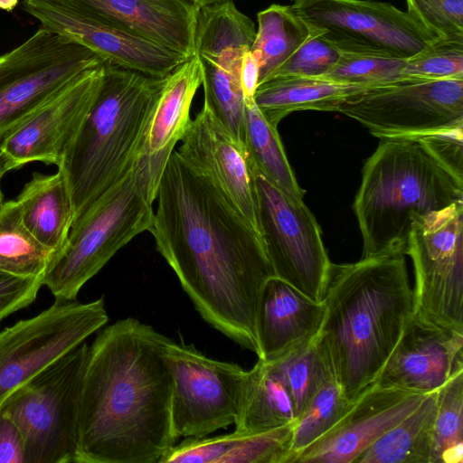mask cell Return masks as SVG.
<instances>
[{
    "mask_svg": "<svg viewBox=\"0 0 463 463\" xmlns=\"http://www.w3.org/2000/svg\"><path fill=\"white\" fill-rule=\"evenodd\" d=\"M401 75L415 80L463 79V39L437 38L405 60Z\"/></svg>",
    "mask_w": 463,
    "mask_h": 463,
    "instance_id": "cell-36",
    "label": "cell"
},
{
    "mask_svg": "<svg viewBox=\"0 0 463 463\" xmlns=\"http://www.w3.org/2000/svg\"><path fill=\"white\" fill-rule=\"evenodd\" d=\"M257 20L258 29L250 51L260 63V85L305 42L310 28L290 5L279 4L260 11Z\"/></svg>",
    "mask_w": 463,
    "mask_h": 463,
    "instance_id": "cell-30",
    "label": "cell"
},
{
    "mask_svg": "<svg viewBox=\"0 0 463 463\" xmlns=\"http://www.w3.org/2000/svg\"><path fill=\"white\" fill-rule=\"evenodd\" d=\"M43 286V277H21L0 271V323L31 305Z\"/></svg>",
    "mask_w": 463,
    "mask_h": 463,
    "instance_id": "cell-39",
    "label": "cell"
},
{
    "mask_svg": "<svg viewBox=\"0 0 463 463\" xmlns=\"http://www.w3.org/2000/svg\"><path fill=\"white\" fill-rule=\"evenodd\" d=\"M317 341L343 395L354 401L375 383L414 314L404 254L331 264Z\"/></svg>",
    "mask_w": 463,
    "mask_h": 463,
    "instance_id": "cell-3",
    "label": "cell"
},
{
    "mask_svg": "<svg viewBox=\"0 0 463 463\" xmlns=\"http://www.w3.org/2000/svg\"><path fill=\"white\" fill-rule=\"evenodd\" d=\"M89 345L84 341L14 391L1 409L18 426L26 463H76Z\"/></svg>",
    "mask_w": 463,
    "mask_h": 463,
    "instance_id": "cell-7",
    "label": "cell"
},
{
    "mask_svg": "<svg viewBox=\"0 0 463 463\" xmlns=\"http://www.w3.org/2000/svg\"><path fill=\"white\" fill-rule=\"evenodd\" d=\"M106 61L78 41L40 27L0 56V143L40 103Z\"/></svg>",
    "mask_w": 463,
    "mask_h": 463,
    "instance_id": "cell-10",
    "label": "cell"
},
{
    "mask_svg": "<svg viewBox=\"0 0 463 463\" xmlns=\"http://www.w3.org/2000/svg\"><path fill=\"white\" fill-rule=\"evenodd\" d=\"M437 391L369 446L354 463H430Z\"/></svg>",
    "mask_w": 463,
    "mask_h": 463,
    "instance_id": "cell-28",
    "label": "cell"
},
{
    "mask_svg": "<svg viewBox=\"0 0 463 463\" xmlns=\"http://www.w3.org/2000/svg\"><path fill=\"white\" fill-rule=\"evenodd\" d=\"M259 229L275 277L322 302L332 262L320 227L303 200L292 198L257 171Z\"/></svg>",
    "mask_w": 463,
    "mask_h": 463,
    "instance_id": "cell-12",
    "label": "cell"
},
{
    "mask_svg": "<svg viewBox=\"0 0 463 463\" xmlns=\"http://www.w3.org/2000/svg\"><path fill=\"white\" fill-rule=\"evenodd\" d=\"M336 112L380 139L435 133L463 124V79L373 87L345 99Z\"/></svg>",
    "mask_w": 463,
    "mask_h": 463,
    "instance_id": "cell-13",
    "label": "cell"
},
{
    "mask_svg": "<svg viewBox=\"0 0 463 463\" xmlns=\"http://www.w3.org/2000/svg\"><path fill=\"white\" fill-rule=\"evenodd\" d=\"M109 321L103 298L54 303L37 316L0 332V407L55 360L84 342Z\"/></svg>",
    "mask_w": 463,
    "mask_h": 463,
    "instance_id": "cell-11",
    "label": "cell"
},
{
    "mask_svg": "<svg viewBox=\"0 0 463 463\" xmlns=\"http://www.w3.org/2000/svg\"><path fill=\"white\" fill-rule=\"evenodd\" d=\"M24 224L54 257L64 248L75 220L74 205L63 170L33 172L15 198ZM54 259V258H53Z\"/></svg>",
    "mask_w": 463,
    "mask_h": 463,
    "instance_id": "cell-24",
    "label": "cell"
},
{
    "mask_svg": "<svg viewBox=\"0 0 463 463\" xmlns=\"http://www.w3.org/2000/svg\"><path fill=\"white\" fill-rule=\"evenodd\" d=\"M202 82L203 71L196 54L166 77L150 118L142 152L156 195L167 161L191 123L190 108Z\"/></svg>",
    "mask_w": 463,
    "mask_h": 463,
    "instance_id": "cell-22",
    "label": "cell"
},
{
    "mask_svg": "<svg viewBox=\"0 0 463 463\" xmlns=\"http://www.w3.org/2000/svg\"><path fill=\"white\" fill-rule=\"evenodd\" d=\"M0 463H26L22 433L15 422L1 408Z\"/></svg>",
    "mask_w": 463,
    "mask_h": 463,
    "instance_id": "cell-41",
    "label": "cell"
},
{
    "mask_svg": "<svg viewBox=\"0 0 463 463\" xmlns=\"http://www.w3.org/2000/svg\"><path fill=\"white\" fill-rule=\"evenodd\" d=\"M271 363L279 367L287 381L297 418L321 386L335 377L317 337L296 346Z\"/></svg>",
    "mask_w": 463,
    "mask_h": 463,
    "instance_id": "cell-32",
    "label": "cell"
},
{
    "mask_svg": "<svg viewBox=\"0 0 463 463\" xmlns=\"http://www.w3.org/2000/svg\"><path fill=\"white\" fill-rule=\"evenodd\" d=\"M162 355L172 376L171 420L176 439L203 438L234 424L247 371L168 337Z\"/></svg>",
    "mask_w": 463,
    "mask_h": 463,
    "instance_id": "cell-9",
    "label": "cell"
},
{
    "mask_svg": "<svg viewBox=\"0 0 463 463\" xmlns=\"http://www.w3.org/2000/svg\"><path fill=\"white\" fill-rule=\"evenodd\" d=\"M260 63L250 50H247L241 56L240 67V84L244 103L254 101V95L259 85Z\"/></svg>",
    "mask_w": 463,
    "mask_h": 463,
    "instance_id": "cell-42",
    "label": "cell"
},
{
    "mask_svg": "<svg viewBox=\"0 0 463 463\" xmlns=\"http://www.w3.org/2000/svg\"><path fill=\"white\" fill-rule=\"evenodd\" d=\"M352 402L343 395L335 377L325 383L295 421L287 463L334 427Z\"/></svg>",
    "mask_w": 463,
    "mask_h": 463,
    "instance_id": "cell-34",
    "label": "cell"
},
{
    "mask_svg": "<svg viewBox=\"0 0 463 463\" xmlns=\"http://www.w3.org/2000/svg\"><path fill=\"white\" fill-rule=\"evenodd\" d=\"M7 169H6V166H5V160L3 159V157L0 156V207L1 205L4 203V194H3V191H2V185H1V182H2V179L4 177V175L7 173Z\"/></svg>",
    "mask_w": 463,
    "mask_h": 463,
    "instance_id": "cell-43",
    "label": "cell"
},
{
    "mask_svg": "<svg viewBox=\"0 0 463 463\" xmlns=\"http://www.w3.org/2000/svg\"><path fill=\"white\" fill-rule=\"evenodd\" d=\"M105 63L58 89L4 137L0 156L7 171L33 162L60 165L96 99Z\"/></svg>",
    "mask_w": 463,
    "mask_h": 463,
    "instance_id": "cell-15",
    "label": "cell"
},
{
    "mask_svg": "<svg viewBox=\"0 0 463 463\" xmlns=\"http://www.w3.org/2000/svg\"><path fill=\"white\" fill-rule=\"evenodd\" d=\"M323 302H316L272 277L263 288L256 317L258 358L271 362L317 337L324 318Z\"/></svg>",
    "mask_w": 463,
    "mask_h": 463,
    "instance_id": "cell-21",
    "label": "cell"
},
{
    "mask_svg": "<svg viewBox=\"0 0 463 463\" xmlns=\"http://www.w3.org/2000/svg\"><path fill=\"white\" fill-rule=\"evenodd\" d=\"M463 370V333L415 313L408 321L375 383L427 394Z\"/></svg>",
    "mask_w": 463,
    "mask_h": 463,
    "instance_id": "cell-19",
    "label": "cell"
},
{
    "mask_svg": "<svg viewBox=\"0 0 463 463\" xmlns=\"http://www.w3.org/2000/svg\"><path fill=\"white\" fill-rule=\"evenodd\" d=\"M419 137L454 175L463 179V124Z\"/></svg>",
    "mask_w": 463,
    "mask_h": 463,
    "instance_id": "cell-40",
    "label": "cell"
},
{
    "mask_svg": "<svg viewBox=\"0 0 463 463\" xmlns=\"http://www.w3.org/2000/svg\"><path fill=\"white\" fill-rule=\"evenodd\" d=\"M428 394V393H427ZM427 394L373 383L326 433L290 463H353L381 436L411 414Z\"/></svg>",
    "mask_w": 463,
    "mask_h": 463,
    "instance_id": "cell-17",
    "label": "cell"
},
{
    "mask_svg": "<svg viewBox=\"0 0 463 463\" xmlns=\"http://www.w3.org/2000/svg\"><path fill=\"white\" fill-rule=\"evenodd\" d=\"M193 1L195 2L201 7V6L208 5L214 4L216 2H220V1H223V0H193Z\"/></svg>",
    "mask_w": 463,
    "mask_h": 463,
    "instance_id": "cell-45",
    "label": "cell"
},
{
    "mask_svg": "<svg viewBox=\"0 0 463 463\" xmlns=\"http://www.w3.org/2000/svg\"><path fill=\"white\" fill-rule=\"evenodd\" d=\"M296 420L292 395L283 373L275 364L258 358L247 371L234 430L264 432Z\"/></svg>",
    "mask_w": 463,
    "mask_h": 463,
    "instance_id": "cell-26",
    "label": "cell"
},
{
    "mask_svg": "<svg viewBox=\"0 0 463 463\" xmlns=\"http://www.w3.org/2000/svg\"><path fill=\"white\" fill-rule=\"evenodd\" d=\"M407 12L438 38L463 39V0H406Z\"/></svg>",
    "mask_w": 463,
    "mask_h": 463,
    "instance_id": "cell-38",
    "label": "cell"
},
{
    "mask_svg": "<svg viewBox=\"0 0 463 463\" xmlns=\"http://www.w3.org/2000/svg\"><path fill=\"white\" fill-rule=\"evenodd\" d=\"M244 145L259 174L287 195L303 200L305 191L287 158L277 126L264 118L254 101L245 103Z\"/></svg>",
    "mask_w": 463,
    "mask_h": 463,
    "instance_id": "cell-29",
    "label": "cell"
},
{
    "mask_svg": "<svg viewBox=\"0 0 463 463\" xmlns=\"http://www.w3.org/2000/svg\"><path fill=\"white\" fill-rule=\"evenodd\" d=\"M156 200L142 156L71 226L62 250L43 278L55 299L76 300L91 278L137 234L151 229Z\"/></svg>",
    "mask_w": 463,
    "mask_h": 463,
    "instance_id": "cell-6",
    "label": "cell"
},
{
    "mask_svg": "<svg viewBox=\"0 0 463 463\" xmlns=\"http://www.w3.org/2000/svg\"><path fill=\"white\" fill-rule=\"evenodd\" d=\"M373 87L346 84L322 77L282 76L260 84L254 102L272 125L294 111L336 112L348 98Z\"/></svg>",
    "mask_w": 463,
    "mask_h": 463,
    "instance_id": "cell-25",
    "label": "cell"
},
{
    "mask_svg": "<svg viewBox=\"0 0 463 463\" xmlns=\"http://www.w3.org/2000/svg\"><path fill=\"white\" fill-rule=\"evenodd\" d=\"M18 0H0V9L12 11L17 5Z\"/></svg>",
    "mask_w": 463,
    "mask_h": 463,
    "instance_id": "cell-44",
    "label": "cell"
},
{
    "mask_svg": "<svg viewBox=\"0 0 463 463\" xmlns=\"http://www.w3.org/2000/svg\"><path fill=\"white\" fill-rule=\"evenodd\" d=\"M309 28L310 33L305 42L268 80L282 76L323 77L334 67L340 51L326 40L320 31Z\"/></svg>",
    "mask_w": 463,
    "mask_h": 463,
    "instance_id": "cell-37",
    "label": "cell"
},
{
    "mask_svg": "<svg viewBox=\"0 0 463 463\" xmlns=\"http://www.w3.org/2000/svg\"><path fill=\"white\" fill-rule=\"evenodd\" d=\"M294 13L339 51L409 59L438 37L407 11L373 0H295Z\"/></svg>",
    "mask_w": 463,
    "mask_h": 463,
    "instance_id": "cell-14",
    "label": "cell"
},
{
    "mask_svg": "<svg viewBox=\"0 0 463 463\" xmlns=\"http://www.w3.org/2000/svg\"><path fill=\"white\" fill-rule=\"evenodd\" d=\"M295 421L259 433L233 430L214 437L185 438L159 463H287Z\"/></svg>",
    "mask_w": 463,
    "mask_h": 463,
    "instance_id": "cell-23",
    "label": "cell"
},
{
    "mask_svg": "<svg viewBox=\"0 0 463 463\" xmlns=\"http://www.w3.org/2000/svg\"><path fill=\"white\" fill-rule=\"evenodd\" d=\"M458 202H463V179L419 137L381 138L364 162L353 204L362 258L405 255L414 219Z\"/></svg>",
    "mask_w": 463,
    "mask_h": 463,
    "instance_id": "cell-5",
    "label": "cell"
},
{
    "mask_svg": "<svg viewBox=\"0 0 463 463\" xmlns=\"http://www.w3.org/2000/svg\"><path fill=\"white\" fill-rule=\"evenodd\" d=\"M249 49L229 46L196 54L200 60L203 101L231 136L244 144L245 103L240 84L241 56Z\"/></svg>",
    "mask_w": 463,
    "mask_h": 463,
    "instance_id": "cell-27",
    "label": "cell"
},
{
    "mask_svg": "<svg viewBox=\"0 0 463 463\" xmlns=\"http://www.w3.org/2000/svg\"><path fill=\"white\" fill-rule=\"evenodd\" d=\"M149 232L202 318L258 354L256 317L275 277L260 232L176 151L157 188Z\"/></svg>",
    "mask_w": 463,
    "mask_h": 463,
    "instance_id": "cell-1",
    "label": "cell"
},
{
    "mask_svg": "<svg viewBox=\"0 0 463 463\" xmlns=\"http://www.w3.org/2000/svg\"><path fill=\"white\" fill-rule=\"evenodd\" d=\"M74 9L186 58L194 55L200 6L193 0H61Z\"/></svg>",
    "mask_w": 463,
    "mask_h": 463,
    "instance_id": "cell-20",
    "label": "cell"
},
{
    "mask_svg": "<svg viewBox=\"0 0 463 463\" xmlns=\"http://www.w3.org/2000/svg\"><path fill=\"white\" fill-rule=\"evenodd\" d=\"M166 338L133 317L98 331L82 380L76 463H159L175 445Z\"/></svg>",
    "mask_w": 463,
    "mask_h": 463,
    "instance_id": "cell-2",
    "label": "cell"
},
{
    "mask_svg": "<svg viewBox=\"0 0 463 463\" xmlns=\"http://www.w3.org/2000/svg\"><path fill=\"white\" fill-rule=\"evenodd\" d=\"M405 60L372 52L340 51L337 62L322 78L369 87L387 85L407 80L401 75Z\"/></svg>",
    "mask_w": 463,
    "mask_h": 463,
    "instance_id": "cell-35",
    "label": "cell"
},
{
    "mask_svg": "<svg viewBox=\"0 0 463 463\" xmlns=\"http://www.w3.org/2000/svg\"><path fill=\"white\" fill-rule=\"evenodd\" d=\"M176 150L206 175L260 232L256 170L244 144L237 142L203 101Z\"/></svg>",
    "mask_w": 463,
    "mask_h": 463,
    "instance_id": "cell-18",
    "label": "cell"
},
{
    "mask_svg": "<svg viewBox=\"0 0 463 463\" xmlns=\"http://www.w3.org/2000/svg\"><path fill=\"white\" fill-rule=\"evenodd\" d=\"M166 77L104 64L96 99L58 166L67 177L74 222L140 160Z\"/></svg>",
    "mask_w": 463,
    "mask_h": 463,
    "instance_id": "cell-4",
    "label": "cell"
},
{
    "mask_svg": "<svg viewBox=\"0 0 463 463\" xmlns=\"http://www.w3.org/2000/svg\"><path fill=\"white\" fill-rule=\"evenodd\" d=\"M293 1H295V0H293Z\"/></svg>",
    "mask_w": 463,
    "mask_h": 463,
    "instance_id": "cell-46",
    "label": "cell"
},
{
    "mask_svg": "<svg viewBox=\"0 0 463 463\" xmlns=\"http://www.w3.org/2000/svg\"><path fill=\"white\" fill-rule=\"evenodd\" d=\"M54 258L24 224L17 202L0 207V271L21 277H43Z\"/></svg>",
    "mask_w": 463,
    "mask_h": 463,
    "instance_id": "cell-31",
    "label": "cell"
},
{
    "mask_svg": "<svg viewBox=\"0 0 463 463\" xmlns=\"http://www.w3.org/2000/svg\"><path fill=\"white\" fill-rule=\"evenodd\" d=\"M24 9L42 27L69 36L106 62L156 78L171 74L185 56L87 15L61 0H24Z\"/></svg>",
    "mask_w": 463,
    "mask_h": 463,
    "instance_id": "cell-16",
    "label": "cell"
},
{
    "mask_svg": "<svg viewBox=\"0 0 463 463\" xmlns=\"http://www.w3.org/2000/svg\"><path fill=\"white\" fill-rule=\"evenodd\" d=\"M463 460V370L437 391L430 463Z\"/></svg>",
    "mask_w": 463,
    "mask_h": 463,
    "instance_id": "cell-33",
    "label": "cell"
},
{
    "mask_svg": "<svg viewBox=\"0 0 463 463\" xmlns=\"http://www.w3.org/2000/svg\"><path fill=\"white\" fill-rule=\"evenodd\" d=\"M405 254L414 266V313L463 333V202L417 216Z\"/></svg>",
    "mask_w": 463,
    "mask_h": 463,
    "instance_id": "cell-8",
    "label": "cell"
}]
</instances>
